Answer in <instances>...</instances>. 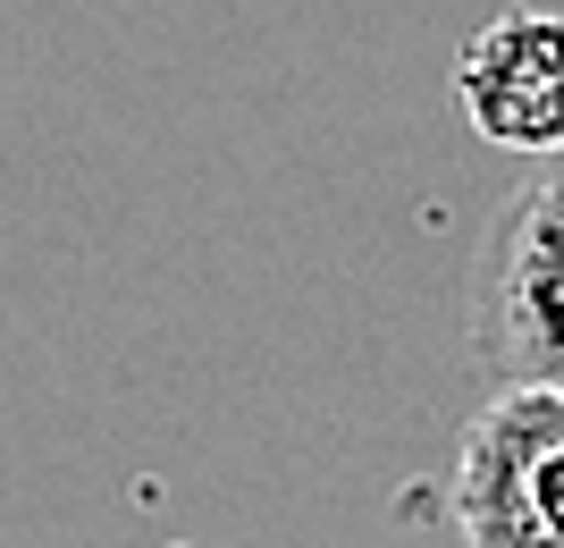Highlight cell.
Returning a JSON list of instances; mask_svg holds the SVG:
<instances>
[{"label": "cell", "mask_w": 564, "mask_h": 548, "mask_svg": "<svg viewBox=\"0 0 564 548\" xmlns=\"http://www.w3.org/2000/svg\"><path fill=\"white\" fill-rule=\"evenodd\" d=\"M471 355L497 388H564V152H540L471 254Z\"/></svg>", "instance_id": "obj_1"}, {"label": "cell", "mask_w": 564, "mask_h": 548, "mask_svg": "<svg viewBox=\"0 0 564 548\" xmlns=\"http://www.w3.org/2000/svg\"><path fill=\"white\" fill-rule=\"evenodd\" d=\"M455 110L497 152H564V18L556 9H497L455 51Z\"/></svg>", "instance_id": "obj_3"}, {"label": "cell", "mask_w": 564, "mask_h": 548, "mask_svg": "<svg viewBox=\"0 0 564 548\" xmlns=\"http://www.w3.org/2000/svg\"><path fill=\"white\" fill-rule=\"evenodd\" d=\"M464 548H564V388H497L455 455Z\"/></svg>", "instance_id": "obj_2"}]
</instances>
